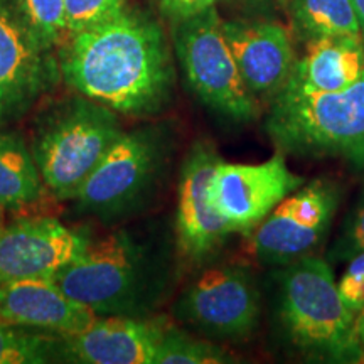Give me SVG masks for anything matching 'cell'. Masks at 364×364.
Returning <instances> with one entry per match:
<instances>
[{
    "mask_svg": "<svg viewBox=\"0 0 364 364\" xmlns=\"http://www.w3.org/2000/svg\"><path fill=\"white\" fill-rule=\"evenodd\" d=\"M59 78L51 49L39 43L19 9L0 0V129L33 110Z\"/></svg>",
    "mask_w": 364,
    "mask_h": 364,
    "instance_id": "9",
    "label": "cell"
},
{
    "mask_svg": "<svg viewBox=\"0 0 364 364\" xmlns=\"http://www.w3.org/2000/svg\"><path fill=\"white\" fill-rule=\"evenodd\" d=\"M279 309L299 349L334 361H358L354 317L324 258L306 255L279 272Z\"/></svg>",
    "mask_w": 364,
    "mask_h": 364,
    "instance_id": "2",
    "label": "cell"
},
{
    "mask_svg": "<svg viewBox=\"0 0 364 364\" xmlns=\"http://www.w3.org/2000/svg\"><path fill=\"white\" fill-rule=\"evenodd\" d=\"M172 38L189 88L208 108L236 122L260 115V103L241 80L216 7L174 22Z\"/></svg>",
    "mask_w": 364,
    "mask_h": 364,
    "instance_id": "5",
    "label": "cell"
},
{
    "mask_svg": "<svg viewBox=\"0 0 364 364\" xmlns=\"http://www.w3.org/2000/svg\"><path fill=\"white\" fill-rule=\"evenodd\" d=\"M344 156L349 162H353L354 166L364 171V136L358 144H354L351 149L346 150Z\"/></svg>",
    "mask_w": 364,
    "mask_h": 364,
    "instance_id": "28",
    "label": "cell"
},
{
    "mask_svg": "<svg viewBox=\"0 0 364 364\" xmlns=\"http://www.w3.org/2000/svg\"><path fill=\"white\" fill-rule=\"evenodd\" d=\"M364 250V194L361 201L356 206V211L353 213L351 221L346 226L343 238L336 245V253L339 258L349 260L354 255Z\"/></svg>",
    "mask_w": 364,
    "mask_h": 364,
    "instance_id": "25",
    "label": "cell"
},
{
    "mask_svg": "<svg viewBox=\"0 0 364 364\" xmlns=\"http://www.w3.org/2000/svg\"><path fill=\"white\" fill-rule=\"evenodd\" d=\"M363 38H364V36H363Z\"/></svg>",
    "mask_w": 364,
    "mask_h": 364,
    "instance_id": "33",
    "label": "cell"
},
{
    "mask_svg": "<svg viewBox=\"0 0 364 364\" xmlns=\"http://www.w3.org/2000/svg\"><path fill=\"white\" fill-rule=\"evenodd\" d=\"M359 363H364V356H363L361 359H359Z\"/></svg>",
    "mask_w": 364,
    "mask_h": 364,
    "instance_id": "32",
    "label": "cell"
},
{
    "mask_svg": "<svg viewBox=\"0 0 364 364\" xmlns=\"http://www.w3.org/2000/svg\"><path fill=\"white\" fill-rule=\"evenodd\" d=\"M341 297L353 314L364 306V250L349 258L348 268L338 282Z\"/></svg>",
    "mask_w": 364,
    "mask_h": 364,
    "instance_id": "24",
    "label": "cell"
},
{
    "mask_svg": "<svg viewBox=\"0 0 364 364\" xmlns=\"http://www.w3.org/2000/svg\"><path fill=\"white\" fill-rule=\"evenodd\" d=\"M90 240L56 218L0 225V287L17 280L54 279L80 257Z\"/></svg>",
    "mask_w": 364,
    "mask_h": 364,
    "instance_id": "12",
    "label": "cell"
},
{
    "mask_svg": "<svg viewBox=\"0 0 364 364\" xmlns=\"http://www.w3.org/2000/svg\"><path fill=\"white\" fill-rule=\"evenodd\" d=\"M364 75V38L311 39L307 51L295 61L284 90L295 93L343 91Z\"/></svg>",
    "mask_w": 364,
    "mask_h": 364,
    "instance_id": "17",
    "label": "cell"
},
{
    "mask_svg": "<svg viewBox=\"0 0 364 364\" xmlns=\"http://www.w3.org/2000/svg\"><path fill=\"white\" fill-rule=\"evenodd\" d=\"M218 2H221V0H154L159 12L166 19H169L172 24L193 17L196 14H201L211 7H216Z\"/></svg>",
    "mask_w": 364,
    "mask_h": 364,
    "instance_id": "26",
    "label": "cell"
},
{
    "mask_svg": "<svg viewBox=\"0 0 364 364\" xmlns=\"http://www.w3.org/2000/svg\"><path fill=\"white\" fill-rule=\"evenodd\" d=\"M122 132L118 113L81 95L59 108L33 145L46 189L61 201L75 199Z\"/></svg>",
    "mask_w": 364,
    "mask_h": 364,
    "instance_id": "3",
    "label": "cell"
},
{
    "mask_svg": "<svg viewBox=\"0 0 364 364\" xmlns=\"http://www.w3.org/2000/svg\"><path fill=\"white\" fill-rule=\"evenodd\" d=\"M354 341H356L358 346V361L364 356V306L359 309V312L354 317Z\"/></svg>",
    "mask_w": 364,
    "mask_h": 364,
    "instance_id": "27",
    "label": "cell"
},
{
    "mask_svg": "<svg viewBox=\"0 0 364 364\" xmlns=\"http://www.w3.org/2000/svg\"><path fill=\"white\" fill-rule=\"evenodd\" d=\"M221 161L211 144L196 142L184 159L177 189L176 231L181 253L203 260L231 235L230 226L209 199V182Z\"/></svg>",
    "mask_w": 364,
    "mask_h": 364,
    "instance_id": "13",
    "label": "cell"
},
{
    "mask_svg": "<svg viewBox=\"0 0 364 364\" xmlns=\"http://www.w3.org/2000/svg\"><path fill=\"white\" fill-rule=\"evenodd\" d=\"M46 191L43 176L21 135L0 132V209L38 203Z\"/></svg>",
    "mask_w": 364,
    "mask_h": 364,
    "instance_id": "18",
    "label": "cell"
},
{
    "mask_svg": "<svg viewBox=\"0 0 364 364\" xmlns=\"http://www.w3.org/2000/svg\"><path fill=\"white\" fill-rule=\"evenodd\" d=\"M17 9L44 48H61L68 38L66 0H19Z\"/></svg>",
    "mask_w": 364,
    "mask_h": 364,
    "instance_id": "22",
    "label": "cell"
},
{
    "mask_svg": "<svg viewBox=\"0 0 364 364\" xmlns=\"http://www.w3.org/2000/svg\"><path fill=\"white\" fill-rule=\"evenodd\" d=\"M260 292L253 275L236 265L204 270L177 300L176 316L211 341L247 339L260 318Z\"/></svg>",
    "mask_w": 364,
    "mask_h": 364,
    "instance_id": "7",
    "label": "cell"
},
{
    "mask_svg": "<svg viewBox=\"0 0 364 364\" xmlns=\"http://www.w3.org/2000/svg\"><path fill=\"white\" fill-rule=\"evenodd\" d=\"M0 225H2V209H0Z\"/></svg>",
    "mask_w": 364,
    "mask_h": 364,
    "instance_id": "31",
    "label": "cell"
},
{
    "mask_svg": "<svg viewBox=\"0 0 364 364\" xmlns=\"http://www.w3.org/2000/svg\"><path fill=\"white\" fill-rule=\"evenodd\" d=\"M233 363L221 346L167 327L154 364H225Z\"/></svg>",
    "mask_w": 364,
    "mask_h": 364,
    "instance_id": "21",
    "label": "cell"
},
{
    "mask_svg": "<svg viewBox=\"0 0 364 364\" xmlns=\"http://www.w3.org/2000/svg\"><path fill=\"white\" fill-rule=\"evenodd\" d=\"M304 184L306 179L287 166L284 152L260 164L220 161L209 182V199L231 233L248 235Z\"/></svg>",
    "mask_w": 364,
    "mask_h": 364,
    "instance_id": "10",
    "label": "cell"
},
{
    "mask_svg": "<svg viewBox=\"0 0 364 364\" xmlns=\"http://www.w3.org/2000/svg\"><path fill=\"white\" fill-rule=\"evenodd\" d=\"M161 161V144L150 130L122 132L75 196L90 215H115L147 189Z\"/></svg>",
    "mask_w": 364,
    "mask_h": 364,
    "instance_id": "11",
    "label": "cell"
},
{
    "mask_svg": "<svg viewBox=\"0 0 364 364\" xmlns=\"http://www.w3.org/2000/svg\"><path fill=\"white\" fill-rule=\"evenodd\" d=\"M351 4H353L354 12H356L359 26H361V31L364 36V0H351Z\"/></svg>",
    "mask_w": 364,
    "mask_h": 364,
    "instance_id": "29",
    "label": "cell"
},
{
    "mask_svg": "<svg viewBox=\"0 0 364 364\" xmlns=\"http://www.w3.org/2000/svg\"><path fill=\"white\" fill-rule=\"evenodd\" d=\"M54 280L98 316H132L147 294V258L129 233L117 231L95 243L90 241Z\"/></svg>",
    "mask_w": 364,
    "mask_h": 364,
    "instance_id": "6",
    "label": "cell"
},
{
    "mask_svg": "<svg viewBox=\"0 0 364 364\" xmlns=\"http://www.w3.org/2000/svg\"><path fill=\"white\" fill-rule=\"evenodd\" d=\"M275 2H279L280 4V6H287V4H289L290 2V0H275Z\"/></svg>",
    "mask_w": 364,
    "mask_h": 364,
    "instance_id": "30",
    "label": "cell"
},
{
    "mask_svg": "<svg viewBox=\"0 0 364 364\" xmlns=\"http://www.w3.org/2000/svg\"><path fill=\"white\" fill-rule=\"evenodd\" d=\"M58 336L0 324V364H44L59 356Z\"/></svg>",
    "mask_w": 364,
    "mask_h": 364,
    "instance_id": "20",
    "label": "cell"
},
{
    "mask_svg": "<svg viewBox=\"0 0 364 364\" xmlns=\"http://www.w3.org/2000/svg\"><path fill=\"white\" fill-rule=\"evenodd\" d=\"M338 203L331 182L300 186L247 235L250 252L263 265L277 268L311 255L329 231Z\"/></svg>",
    "mask_w": 364,
    "mask_h": 364,
    "instance_id": "8",
    "label": "cell"
},
{
    "mask_svg": "<svg viewBox=\"0 0 364 364\" xmlns=\"http://www.w3.org/2000/svg\"><path fill=\"white\" fill-rule=\"evenodd\" d=\"M100 316L70 297L54 279H27L0 287V324L58 336L80 334Z\"/></svg>",
    "mask_w": 364,
    "mask_h": 364,
    "instance_id": "16",
    "label": "cell"
},
{
    "mask_svg": "<svg viewBox=\"0 0 364 364\" xmlns=\"http://www.w3.org/2000/svg\"><path fill=\"white\" fill-rule=\"evenodd\" d=\"M127 7L129 0H66L68 36L102 24Z\"/></svg>",
    "mask_w": 364,
    "mask_h": 364,
    "instance_id": "23",
    "label": "cell"
},
{
    "mask_svg": "<svg viewBox=\"0 0 364 364\" xmlns=\"http://www.w3.org/2000/svg\"><path fill=\"white\" fill-rule=\"evenodd\" d=\"M223 33L250 93L260 105L272 103L295 65L289 31L279 22L223 21Z\"/></svg>",
    "mask_w": 364,
    "mask_h": 364,
    "instance_id": "14",
    "label": "cell"
},
{
    "mask_svg": "<svg viewBox=\"0 0 364 364\" xmlns=\"http://www.w3.org/2000/svg\"><path fill=\"white\" fill-rule=\"evenodd\" d=\"M300 33L309 39L363 38L351 0H290Z\"/></svg>",
    "mask_w": 364,
    "mask_h": 364,
    "instance_id": "19",
    "label": "cell"
},
{
    "mask_svg": "<svg viewBox=\"0 0 364 364\" xmlns=\"http://www.w3.org/2000/svg\"><path fill=\"white\" fill-rule=\"evenodd\" d=\"M58 63L71 90L118 115L149 117L171 100L174 68L166 34L136 9L68 36Z\"/></svg>",
    "mask_w": 364,
    "mask_h": 364,
    "instance_id": "1",
    "label": "cell"
},
{
    "mask_svg": "<svg viewBox=\"0 0 364 364\" xmlns=\"http://www.w3.org/2000/svg\"><path fill=\"white\" fill-rule=\"evenodd\" d=\"M166 321L100 316L88 329L58 341L59 358L81 364H154Z\"/></svg>",
    "mask_w": 364,
    "mask_h": 364,
    "instance_id": "15",
    "label": "cell"
},
{
    "mask_svg": "<svg viewBox=\"0 0 364 364\" xmlns=\"http://www.w3.org/2000/svg\"><path fill=\"white\" fill-rule=\"evenodd\" d=\"M267 130L280 152L344 156L364 136V75L332 93L282 90L272 102Z\"/></svg>",
    "mask_w": 364,
    "mask_h": 364,
    "instance_id": "4",
    "label": "cell"
}]
</instances>
